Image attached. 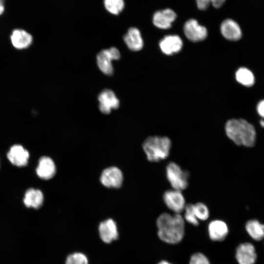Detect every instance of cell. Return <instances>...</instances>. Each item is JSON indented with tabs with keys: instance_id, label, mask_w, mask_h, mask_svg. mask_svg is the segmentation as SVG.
Masks as SVG:
<instances>
[{
	"instance_id": "32",
	"label": "cell",
	"mask_w": 264,
	"mask_h": 264,
	"mask_svg": "<svg viewBox=\"0 0 264 264\" xmlns=\"http://www.w3.org/2000/svg\"><path fill=\"white\" fill-rule=\"evenodd\" d=\"M158 264H172L166 261H162L159 262Z\"/></svg>"
},
{
	"instance_id": "21",
	"label": "cell",
	"mask_w": 264,
	"mask_h": 264,
	"mask_svg": "<svg viewBox=\"0 0 264 264\" xmlns=\"http://www.w3.org/2000/svg\"><path fill=\"white\" fill-rule=\"evenodd\" d=\"M246 230L250 236L255 240L260 241L264 238V224L258 220H252L247 222Z\"/></svg>"
},
{
	"instance_id": "33",
	"label": "cell",
	"mask_w": 264,
	"mask_h": 264,
	"mask_svg": "<svg viewBox=\"0 0 264 264\" xmlns=\"http://www.w3.org/2000/svg\"><path fill=\"white\" fill-rule=\"evenodd\" d=\"M260 123L262 127H264V120H261L260 122Z\"/></svg>"
},
{
	"instance_id": "6",
	"label": "cell",
	"mask_w": 264,
	"mask_h": 264,
	"mask_svg": "<svg viewBox=\"0 0 264 264\" xmlns=\"http://www.w3.org/2000/svg\"><path fill=\"white\" fill-rule=\"evenodd\" d=\"M163 199L166 206L175 213L179 214L185 207V199L181 191L174 189L166 191Z\"/></svg>"
},
{
	"instance_id": "15",
	"label": "cell",
	"mask_w": 264,
	"mask_h": 264,
	"mask_svg": "<svg viewBox=\"0 0 264 264\" xmlns=\"http://www.w3.org/2000/svg\"><path fill=\"white\" fill-rule=\"evenodd\" d=\"M182 41L177 35H168L159 43L161 51L166 55H172L179 52L182 46Z\"/></svg>"
},
{
	"instance_id": "8",
	"label": "cell",
	"mask_w": 264,
	"mask_h": 264,
	"mask_svg": "<svg viewBox=\"0 0 264 264\" xmlns=\"http://www.w3.org/2000/svg\"><path fill=\"white\" fill-rule=\"evenodd\" d=\"M184 32L187 39L195 42L202 41L207 36V29L195 19H190L185 23Z\"/></svg>"
},
{
	"instance_id": "20",
	"label": "cell",
	"mask_w": 264,
	"mask_h": 264,
	"mask_svg": "<svg viewBox=\"0 0 264 264\" xmlns=\"http://www.w3.org/2000/svg\"><path fill=\"white\" fill-rule=\"evenodd\" d=\"M43 202L44 195L40 190L30 188L25 193L23 202L27 207L39 208L43 205Z\"/></svg>"
},
{
	"instance_id": "18",
	"label": "cell",
	"mask_w": 264,
	"mask_h": 264,
	"mask_svg": "<svg viewBox=\"0 0 264 264\" xmlns=\"http://www.w3.org/2000/svg\"><path fill=\"white\" fill-rule=\"evenodd\" d=\"M124 41L128 48L134 51L141 50L143 46V41L139 29L131 27L124 36Z\"/></svg>"
},
{
	"instance_id": "23",
	"label": "cell",
	"mask_w": 264,
	"mask_h": 264,
	"mask_svg": "<svg viewBox=\"0 0 264 264\" xmlns=\"http://www.w3.org/2000/svg\"><path fill=\"white\" fill-rule=\"evenodd\" d=\"M104 5L106 9L113 15L119 14L124 9V0H104Z\"/></svg>"
},
{
	"instance_id": "12",
	"label": "cell",
	"mask_w": 264,
	"mask_h": 264,
	"mask_svg": "<svg viewBox=\"0 0 264 264\" xmlns=\"http://www.w3.org/2000/svg\"><path fill=\"white\" fill-rule=\"evenodd\" d=\"M101 239L106 243H110L117 239L118 233L115 222L111 219L101 222L99 226Z\"/></svg>"
},
{
	"instance_id": "25",
	"label": "cell",
	"mask_w": 264,
	"mask_h": 264,
	"mask_svg": "<svg viewBox=\"0 0 264 264\" xmlns=\"http://www.w3.org/2000/svg\"><path fill=\"white\" fill-rule=\"evenodd\" d=\"M194 210L198 220H206L209 216V211L207 206L202 202L194 204Z\"/></svg>"
},
{
	"instance_id": "11",
	"label": "cell",
	"mask_w": 264,
	"mask_h": 264,
	"mask_svg": "<svg viewBox=\"0 0 264 264\" xmlns=\"http://www.w3.org/2000/svg\"><path fill=\"white\" fill-rule=\"evenodd\" d=\"M176 17V13L173 10L167 8L155 12L153 15V22L156 27L166 29L171 27Z\"/></svg>"
},
{
	"instance_id": "7",
	"label": "cell",
	"mask_w": 264,
	"mask_h": 264,
	"mask_svg": "<svg viewBox=\"0 0 264 264\" xmlns=\"http://www.w3.org/2000/svg\"><path fill=\"white\" fill-rule=\"evenodd\" d=\"M100 180L102 184L107 188H118L123 182V173L117 167H110L103 171Z\"/></svg>"
},
{
	"instance_id": "3",
	"label": "cell",
	"mask_w": 264,
	"mask_h": 264,
	"mask_svg": "<svg viewBox=\"0 0 264 264\" xmlns=\"http://www.w3.org/2000/svg\"><path fill=\"white\" fill-rule=\"evenodd\" d=\"M172 143L167 136H151L142 144L147 159L151 162H158L168 157Z\"/></svg>"
},
{
	"instance_id": "10",
	"label": "cell",
	"mask_w": 264,
	"mask_h": 264,
	"mask_svg": "<svg viewBox=\"0 0 264 264\" xmlns=\"http://www.w3.org/2000/svg\"><path fill=\"white\" fill-rule=\"evenodd\" d=\"M236 258L239 264H254L257 258L255 247L250 243L240 244L236 249Z\"/></svg>"
},
{
	"instance_id": "24",
	"label": "cell",
	"mask_w": 264,
	"mask_h": 264,
	"mask_svg": "<svg viewBox=\"0 0 264 264\" xmlns=\"http://www.w3.org/2000/svg\"><path fill=\"white\" fill-rule=\"evenodd\" d=\"M184 218L185 220L194 226H197L199 222L194 210V204H188L184 208Z\"/></svg>"
},
{
	"instance_id": "17",
	"label": "cell",
	"mask_w": 264,
	"mask_h": 264,
	"mask_svg": "<svg viewBox=\"0 0 264 264\" xmlns=\"http://www.w3.org/2000/svg\"><path fill=\"white\" fill-rule=\"evenodd\" d=\"M208 230L210 239L214 241H223L228 233L226 223L219 220L211 221L208 225Z\"/></svg>"
},
{
	"instance_id": "1",
	"label": "cell",
	"mask_w": 264,
	"mask_h": 264,
	"mask_svg": "<svg viewBox=\"0 0 264 264\" xmlns=\"http://www.w3.org/2000/svg\"><path fill=\"white\" fill-rule=\"evenodd\" d=\"M156 225L158 237L163 242L175 244L182 240L184 234V220L180 214L171 215L163 213L157 218Z\"/></svg>"
},
{
	"instance_id": "9",
	"label": "cell",
	"mask_w": 264,
	"mask_h": 264,
	"mask_svg": "<svg viewBox=\"0 0 264 264\" xmlns=\"http://www.w3.org/2000/svg\"><path fill=\"white\" fill-rule=\"evenodd\" d=\"M99 108L105 114H109L112 109L118 108L120 102L114 92L110 89L103 90L98 96Z\"/></svg>"
},
{
	"instance_id": "29",
	"label": "cell",
	"mask_w": 264,
	"mask_h": 264,
	"mask_svg": "<svg viewBox=\"0 0 264 264\" xmlns=\"http://www.w3.org/2000/svg\"><path fill=\"white\" fill-rule=\"evenodd\" d=\"M257 111L261 116L264 118V100L261 101L258 103Z\"/></svg>"
},
{
	"instance_id": "16",
	"label": "cell",
	"mask_w": 264,
	"mask_h": 264,
	"mask_svg": "<svg viewBox=\"0 0 264 264\" xmlns=\"http://www.w3.org/2000/svg\"><path fill=\"white\" fill-rule=\"evenodd\" d=\"M222 36L227 40L237 41L242 37V31L239 25L232 19L223 21L220 25Z\"/></svg>"
},
{
	"instance_id": "22",
	"label": "cell",
	"mask_w": 264,
	"mask_h": 264,
	"mask_svg": "<svg viewBox=\"0 0 264 264\" xmlns=\"http://www.w3.org/2000/svg\"><path fill=\"white\" fill-rule=\"evenodd\" d=\"M237 81L240 84L247 87L252 86L255 82V78L252 72L248 68L241 67L236 73Z\"/></svg>"
},
{
	"instance_id": "5",
	"label": "cell",
	"mask_w": 264,
	"mask_h": 264,
	"mask_svg": "<svg viewBox=\"0 0 264 264\" xmlns=\"http://www.w3.org/2000/svg\"><path fill=\"white\" fill-rule=\"evenodd\" d=\"M120 58V52L116 47L103 49L97 56V66L103 73L107 75H111L113 72L111 62L118 60Z\"/></svg>"
},
{
	"instance_id": "26",
	"label": "cell",
	"mask_w": 264,
	"mask_h": 264,
	"mask_svg": "<svg viewBox=\"0 0 264 264\" xmlns=\"http://www.w3.org/2000/svg\"><path fill=\"white\" fill-rule=\"evenodd\" d=\"M66 264H88V260L83 253L76 252L68 256Z\"/></svg>"
},
{
	"instance_id": "31",
	"label": "cell",
	"mask_w": 264,
	"mask_h": 264,
	"mask_svg": "<svg viewBox=\"0 0 264 264\" xmlns=\"http://www.w3.org/2000/svg\"><path fill=\"white\" fill-rule=\"evenodd\" d=\"M4 10V0H0V15L2 14Z\"/></svg>"
},
{
	"instance_id": "4",
	"label": "cell",
	"mask_w": 264,
	"mask_h": 264,
	"mask_svg": "<svg viewBox=\"0 0 264 264\" xmlns=\"http://www.w3.org/2000/svg\"><path fill=\"white\" fill-rule=\"evenodd\" d=\"M167 179L173 189L182 191L188 186L189 174L183 170L177 164L169 162L166 167Z\"/></svg>"
},
{
	"instance_id": "19",
	"label": "cell",
	"mask_w": 264,
	"mask_h": 264,
	"mask_svg": "<svg viewBox=\"0 0 264 264\" xmlns=\"http://www.w3.org/2000/svg\"><path fill=\"white\" fill-rule=\"evenodd\" d=\"M13 45L18 49H23L29 46L32 42V36L22 29L14 30L11 36Z\"/></svg>"
},
{
	"instance_id": "14",
	"label": "cell",
	"mask_w": 264,
	"mask_h": 264,
	"mask_svg": "<svg viewBox=\"0 0 264 264\" xmlns=\"http://www.w3.org/2000/svg\"><path fill=\"white\" fill-rule=\"evenodd\" d=\"M56 170L53 160L49 157L44 156L39 159L36 171L40 178L47 180L54 176Z\"/></svg>"
},
{
	"instance_id": "28",
	"label": "cell",
	"mask_w": 264,
	"mask_h": 264,
	"mask_svg": "<svg viewBox=\"0 0 264 264\" xmlns=\"http://www.w3.org/2000/svg\"><path fill=\"white\" fill-rule=\"evenodd\" d=\"M197 6L199 10H206L211 3L210 0H196Z\"/></svg>"
},
{
	"instance_id": "30",
	"label": "cell",
	"mask_w": 264,
	"mask_h": 264,
	"mask_svg": "<svg viewBox=\"0 0 264 264\" xmlns=\"http://www.w3.org/2000/svg\"><path fill=\"white\" fill-rule=\"evenodd\" d=\"M225 0H210L213 6L217 8L221 7L224 3Z\"/></svg>"
},
{
	"instance_id": "2",
	"label": "cell",
	"mask_w": 264,
	"mask_h": 264,
	"mask_svg": "<svg viewBox=\"0 0 264 264\" xmlns=\"http://www.w3.org/2000/svg\"><path fill=\"white\" fill-rule=\"evenodd\" d=\"M225 131L228 137L237 145L251 147L256 141L253 126L243 119H232L227 121Z\"/></svg>"
},
{
	"instance_id": "27",
	"label": "cell",
	"mask_w": 264,
	"mask_h": 264,
	"mask_svg": "<svg viewBox=\"0 0 264 264\" xmlns=\"http://www.w3.org/2000/svg\"><path fill=\"white\" fill-rule=\"evenodd\" d=\"M189 264H210L208 258L201 253L193 254L190 260Z\"/></svg>"
},
{
	"instance_id": "13",
	"label": "cell",
	"mask_w": 264,
	"mask_h": 264,
	"mask_svg": "<svg viewBox=\"0 0 264 264\" xmlns=\"http://www.w3.org/2000/svg\"><path fill=\"white\" fill-rule=\"evenodd\" d=\"M7 155L10 162L18 167L26 166L29 157L28 152L20 145L12 146Z\"/></svg>"
}]
</instances>
